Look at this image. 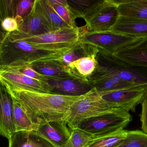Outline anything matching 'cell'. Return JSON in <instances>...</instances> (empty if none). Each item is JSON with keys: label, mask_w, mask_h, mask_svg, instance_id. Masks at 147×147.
I'll list each match as a JSON object with an SVG mask.
<instances>
[{"label": "cell", "mask_w": 147, "mask_h": 147, "mask_svg": "<svg viewBox=\"0 0 147 147\" xmlns=\"http://www.w3.org/2000/svg\"><path fill=\"white\" fill-rule=\"evenodd\" d=\"M68 7L74 20L82 18L85 20L96 8L102 0H69Z\"/></svg>", "instance_id": "603a6c76"}, {"label": "cell", "mask_w": 147, "mask_h": 147, "mask_svg": "<svg viewBox=\"0 0 147 147\" xmlns=\"http://www.w3.org/2000/svg\"><path fill=\"white\" fill-rule=\"evenodd\" d=\"M1 24V22H0V35H2V36H4V37H5L6 34H7V33H6V32H5V31L3 29Z\"/></svg>", "instance_id": "836d02e7"}, {"label": "cell", "mask_w": 147, "mask_h": 147, "mask_svg": "<svg viewBox=\"0 0 147 147\" xmlns=\"http://www.w3.org/2000/svg\"><path fill=\"white\" fill-rule=\"evenodd\" d=\"M14 99L0 83V135L9 140L15 133L13 123Z\"/></svg>", "instance_id": "4fadbf2b"}, {"label": "cell", "mask_w": 147, "mask_h": 147, "mask_svg": "<svg viewBox=\"0 0 147 147\" xmlns=\"http://www.w3.org/2000/svg\"><path fill=\"white\" fill-rule=\"evenodd\" d=\"M8 141V147H54L34 130L15 132Z\"/></svg>", "instance_id": "e0dca14e"}, {"label": "cell", "mask_w": 147, "mask_h": 147, "mask_svg": "<svg viewBox=\"0 0 147 147\" xmlns=\"http://www.w3.org/2000/svg\"><path fill=\"white\" fill-rule=\"evenodd\" d=\"M116 147H147V134L140 130L128 131L123 141Z\"/></svg>", "instance_id": "4316f807"}, {"label": "cell", "mask_w": 147, "mask_h": 147, "mask_svg": "<svg viewBox=\"0 0 147 147\" xmlns=\"http://www.w3.org/2000/svg\"><path fill=\"white\" fill-rule=\"evenodd\" d=\"M34 1L35 0H18L16 18L19 17L23 19L26 18L32 11Z\"/></svg>", "instance_id": "f546056e"}, {"label": "cell", "mask_w": 147, "mask_h": 147, "mask_svg": "<svg viewBox=\"0 0 147 147\" xmlns=\"http://www.w3.org/2000/svg\"><path fill=\"white\" fill-rule=\"evenodd\" d=\"M128 130L122 129L95 137L84 147H116L125 139Z\"/></svg>", "instance_id": "cb8c5ba5"}, {"label": "cell", "mask_w": 147, "mask_h": 147, "mask_svg": "<svg viewBox=\"0 0 147 147\" xmlns=\"http://www.w3.org/2000/svg\"><path fill=\"white\" fill-rule=\"evenodd\" d=\"M147 87V85H138L99 94L103 99L115 107L128 112H135L136 106L141 104Z\"/></svg>", "instance_id": "30bf717a"}, {"label": "cell", "mask_w": 147, "mask_h": 147, "mask_svg": "<svg viewBox=\"0 0 147 147\" xmlns=\"http://www.w3.org/2000/svg\"><path fill=\"white\" fill-rule=\"evenodd\" d=\"M95 136L78 128L74 129L69 140L63 147H84Z\"/></svg>", "instance_id": "484cf974"}, {"label": "cell", "mask_w": 147, "mask_h": 147, "mask_svg": "<svg viewBox=\"0 0 147 147\" xmlns=\"http://www.w3.org/2000/svg\"><path fill=\"white\" fill-rule=\"evenodd\" d=\"M18 0H0V22L7 18H16Z\"/></svg>", "instance_id": "f1b7e54d"}, {"label": "cell", "mask_w": 147, "mask_h": 147, "mask_svg": "<svg viewBox=\"0 0 147 147\" xmlns=\"http://www.w3.org/2000/svg\"><path fill=\"white\" fill-rule=\"evenodd\" d=\"M14 70L19 71V72L23 73L24 75H26L30 77L37 79V80H41V81L45 82L47 79V76H44V75L38 73L33 70L29 66L18 68V69H15Z\"/></svg>", "instance_id": "1f68e13d"}, {"label": "cell", "mask_w": 147, "mask_h": 147, "mask_svg": "<svg viewBox=\"0 0 147 147\" xmlns=\"http://www.w3.org/2000/svg\"><path fill=\"white\" fill-rule=\"evenodd\" d=\"M81 28H61L38 35H31L16 31L11 33L14 37L35 47L51 51H69L79 40Z\"/></svg>", "instance_id": "277c9868"}, {"label": "cell", "mask_w": 147, "mask_h": 147, "mask_svg": "<svg viewBox=\"0 0 147 147\" xmlns=\"http://www.w3.org/2000/svg\"><path fill=\"white\" fill-rule=\"evenodd\" d=\"M57 60L36 62L31 64L29 66L38 73L47 77L77 78L74 76L69 67L62 64Z\"/></svg>", "instance_id": "ffe728a7"}, {"label": "cell", "mask_w": 147, "mask_h": 147, "mask_svg": "<svg viewBox=\"0 0 147 147\" xmlns=\"http://www.w3.org/2000/svg\"><path fill=\"white\" fill-rule=\"evenodd\" d=\"M132 121L129 112L117 108L107 114L85 119L77 128L97 137L124 129Z\"/></svg>", "instance_id": "5b68a950"}, {"label": "cell", "mask_w": 147, "mask_h": 147, "mask_svg": "<svg viewBox=\"0 0 147 147\" xmlns=\"http://www.w3.org/2000/svg\"><path fill=\"white\" fill-rule=\"evenodd\" d=\"M111 56L133 65L147 67V37L138 39Z\"/></svg>", "instance_id": "5bb4252c"}, {"label": "cell", "mask_w": 147, "mask_h": 147, "mask_svg": "<svg viewBox=\"0 0 147 147\" xmlns=\"http://www.w3.org/2000/svg\"><path fill=\"white\" fill-rule=\"evenodd\" d=\"M141 104L142 105V112L140 115L142 131L147 134V87Z\"/></svg>", "instance_id": "4dcf8cb0"}, {"label": "cell", "mask_w": 147, "mask_h": 147, "mask_svg": "<svg viewBox=\"0 0 147 147\" xmlns=\"http://www.w3.org/2000/svg\"><path fill=\"white\" fill-rule=\"evenodd\" d=\"M97 49L89 44L79 40L69 51L57 60L58 62L65 66L81 58L97 55Z\"/></svg>", "instance_id": "44dd1931"}, {"label": "cell", "mask_w": 147, "mask_h": 147, "mask_svg": "<svg viewBox=\"0 0 147 147\" xmlns=\"http://www.w3.org/2000/svg\"><path fill=\"white\" fill-rule=\"evenodd\" d=\"M55 12L69 26L72 28L77 27L75 24L66 0H48Z\"/></svg>", "instance_id": "83f0119b"}, {"label": "cell", "mask_w": 147, "mask_h": 147, "mask_svg": "<svg viewBox=\"0 0 147 147\" xmlns=\"http://www.w3.org/2000/svg\"><path fill=\"white\" fill-rule=\"evenodd\" d=\"M8 91L36 127L40 123L63 120L71 104L79 97Z\"/></svg>", "instance_id": "6da1fadb"}, {"label": "cell", "mask_w": 147, "mask_h": 147, "mask_svg": "<svg viewBox=\"0 0 147 147\" xmlns=\"http://www.w3.org/2000/svg\"><path fill=\"white\" fill-rule=\"evenodd\" d=\"M2 28L6 33H12L17 31L19 24L16 18H7L4 19L1 22Z\"/></svg>", "instance_id": "d6a6232c"}, {"label": "cell", "mask_w": 147, "mask_h": 147, "mask_svg": "<svg viewBox=\"0 0 147 147\" xmlns=\"http://www.w3.org/2000/svg\"><path fill=\"white\" fill-rule=\"evenodd\" d=\"M45 82L51 89V93L69 96H83L93 88L88 81L70 77L47 76Z\"/></svg>", "instance_id": "8fae6325"}, {"label": "cell", "mask_w": 147, "mask_h": 147, "mask_svg": "<svg viewBox=\"0 0 147 147\" xmlns=\"http://www.w3.org/2000/svg\"><path fill=\"white\" fill-rule=\"evenodd\" d=\"M13 99V123L15 132L34 130L36 126L24 112L18 101L14 98Z\"/></svg>", "instance_id": "d4e9b609"}, {"label": "cell", "mask_w": 147, "mask_h": 147, "mask_svg": "<svg viewBox=\"0 0 147 147\" xmlns=\"http://www.w3.org/2000/svg\"><path fill=\"white\" fill-rule=\"evenodd\" d=\"M34 131L54 147H63L71 135V130L63 120L37 125Z\"/></svg>", "instance_id": "7c38bea8"}, {"label": "cell", "mask_w": 147, "mask_h": 147, "mask_svg": "<svg viewBox=\"0 0 147 147\" xmlns=\"http://www.w3.org/2000/svg\"><path fill=\"white\" fill-rule=\"evenodd\" d=\"M117 108H117L103 99L93 88L74 102L63 120L67 123L72 130L85 119L107 114Z\"/></svg>", "instance_id": "3957f363"}, {"label": "cell", "mask_w": 147, "mask_h": 147, "mask_svg": "<svg viewBox=\"0 0 147 147\" xmlns=\"http://www.w3.org/2000/svg\"><path fill=\"white\" fill-rule=\"evenodd\" d=\"M34 4L40 15L52 31L72 28L61 19L48 0H35Z\"/></svg>", "instance_id": "d6986e66"}, {"label": "cell", "mask_w": 147, "mask_h": 147, "mask_svg": "<svg viewBox=\"0 0 147 147\" xmlns=\"http://www.w3.org/2000/svg\"><path fill=\"white\" fill-rule=\"evenodd\" d=\"M119 16L147 20V0H115Z\"/></svg>", "instance_id": "ac0fdd59"}, {"label": "cell", "mask_w": 147, "mask_h": 147, "mask_svg": "<svg viewBox=\"0 0 147 147\" xmlns=\"http://www.w3.org/2000/svg\"><path fill=\"white\" fill-rule=\"evenodd\" d=\"M98 65L135 86L147 85V67L133 65L111 55L98 54Z\"/></svg>", "instance_id": "52a82bcc"}, {"label": "cell", "mask_w": 147, "mask_h": 147, "mask_svg": "<svg viewBox=\"0 0 147 147\" xmlns=\"http://www.w3.org/2000/svg\"><path fill=\"white\" fill-rule=\"evenodd\" d=\"M109 31L137 39L145 38L147 37V20L119 16Z\"/></svg>", "instance_id": "9a60e30c"}, {"label": "cell", "mask_w": 147, "mask_h": 147, "mask_svg": "<svg viewBox=\"0 0 147 147\" xmlns=\"http://www.w3.org/2000/svg\"><path fill=\"white\" fill-rule=\"evenodd\" d=\"M96 56L81 58L71 63L68 66L75 77L88 81V78L94 72L96 66Z\"/></svg>", "instance_id": "7402d4cb"}, {"label": "cell", "mask_w": 147, "mask_h": 147, "mask_svg": "<svg viewBox=\"0 0 147 147\" xmlns=\"http://www.w3.org/2000/svg\"><path fill=\"white\" fill-rule=\"evenodd\" d=\"M0 83L8 90L51 93V89L45 81L37 80L10 68L0 70Z\"/></svg>", "instance_id": "ba28073f"}, {"label": "cell", "mask_w": 147, "mask_h": 147, "mask_svg": "<svg viewBox=\"0 0 147 147\" xmlns=\"http://www.w3.org/2000/svg\"><path fill=\"white\" fill-rule=\"evenodd\" d=\"M134 36L115 33L109 31L88 32L81 28L80 40L96 47L99 53L112 55L118 50L135 42Z\"/></svg>", "instance_id": "8992f818"}, {"label": "cell", "mask_w": 147, "mask_h": 147, "mask_svg": "<svg viewBox=\"0 0 147 147\" xmlns=\"http://www.w3.org/2000/svg\"><path fill=\"white\" fill-rule=\"evenodd\" d=\"M4 36H2V35H0V47H1V45L2 42L3 41V39L4 38Z\"/></svg>", "instance_id": "e575fe53"}, {"label": "cell", "mask_w": 147, "mask_h": 147, "mask_svg": "<svg viewBox=\"0 0 147 147\" xmlns=\"http://www.w3.org/2000/svg\"><path fill=\"white\" fill-rule=\"evenodd\" d=\"M119 16L115 0H102L91 14L85 19L84 27L88 32H106L115 23Z\"/></svg>", "instance_id": "9c48e42d"}, {"label": "cell", "mask_w": 147, "mask_h": 147, "mask_svg": "<svg viewBox=\"0 0 147 147\" xmlns=\"http://www.w3.org/2000/svg\"><path fill=\"white\" fill-rule=\"evenodd\" d=\"M68 51L37 48L11 33H7L0 47V70L18 69L36 62L55 60Z\"/></svg>", "instance_id": "7a4b0ae2"}, {"label": "cell", "mask_w": 147, "mask_h": 147, "mask_svg": "<svg viewBox=\"0 0 147 147\" xmlns=\"http://www.w3.org/2000/svg\"><path fill=\"white\" fill-rule=\"evenodd\" d=\"M18 31L31 35H38L53 31L40 15L34 4L30 14L19 26Z\"/></svg>", "instance_id": "2e32d148"}]
</instances>
